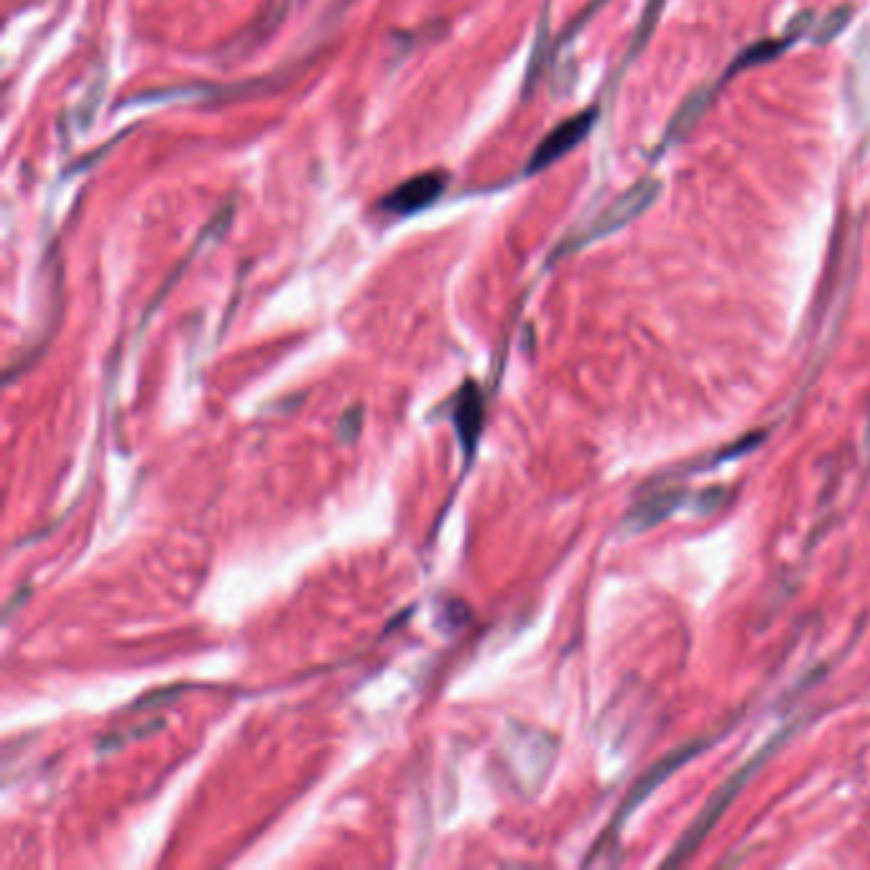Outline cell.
<instances>
[{"label":"cell","mask_w":870,"mask_h":870,"mask_svg":"<svg viewBox=\"0 0 870 870\" xmlns=\"http://www.w3.org/2000/svg\"><path fill=\"white\" fill-rule=\"evenodd\" d=\"M786 738V732H779V735H773L771 741H768L764 749H760L756 756H753L749 764L745 766H741L738 768L735 773L730 776L728 781H725V784L717 789V792L709 796V802L705 804V807H702V811L698 815V819H694V822L690 824V830L685 832V835H681V840L677 845H674V850L669 853V858H666L662 866L664 868H674V866H681V862H685L687 858H690V855L698 850V847L705 843V837L709 835V832H713V828L717 822H720V817L725 815V809L730 807L732 802H735V796L743 792L745 789V784H749V781L753 779V776H756V771L760 766H764V760H768L773 756V751L779 749V743L784 741Z\"/></svg>","instance_id":"obj_1"},{"label":"cell","mask_w":870,"mask_h":870,"mask_svg":"<svg viewBox=\"0 0 870 870\" xmlns=\"http://www.w3.org/2000/svg\"><path fill=\"white\" fill-rule=\"evenodd\" d=\"M662 190H664L662 179H656V177H647V179L636 181V184L630 187L626 194H620V197L615 200L613 205L598 217V220L587 225L585 233L577 238L572 248H583V245H587V243L618 233V230H623L626 225L638 220L643 213H649V207L658 200Z\"/></svg>","instance_id":"obj_2"},{"label":"cell","mask_w":870,"mask_h":870,"mask_svg":"<svg viewBox=\"0 0 870 870\" xmlns=\"http://www.w3.org/2000/svg\"><path fill=\"white\" fill-rule=\"evenodd\" d=\"M707 745H709L707 738H698V741H690V743L679 745V749H674L669 756H664L662 760H656V764L651 766L647 773H643V779L636 781V786L630 789V794L626 796V802L620 804L618 815H615L613 824H611V835H618L623 824L628 822V817L634 815V811L641 807V804L647 802L649 796L654 794L666 779H669V776L677 773L685 764H690L692 758H698L700 753L707 749Z\"/></svg>","instance_id":"obj_3"},{"label":"cell","mask_w":870,"mask_h":870,"mask_svg":"<svg viewBox=\"0 0 870 870\" xmlns=\"http://www.w3.org/2000/svg\"><path fill=\"white\" fill-rule=\"evenodd\" d=\"M594 118H598V111H585V113L572 115V118H567V120H562L560 126H556L552 133H549L547 139L539 143V149H536L528 169L539 171V169H543V166L560 162L562 156H567L572 149L579 146V143L587 139V133H590L594 126Z\"/></svg>","instance_id":"obj_4"},{"label":"cell","mask_w":870,"mask_h":870,"mask_svg":"<svg viewBox=\"0 0 870 870\" xmlns=\"http://www.w3.org/2000/svg\"><path fill=\"white\" fill-rule=\"evenodd\" d=\"M687 500H692V498H690V492H685V490H658L656 496L636 503L626 516V521H623V526H626V532H630V534L649 532V528L662 524L664 519L674 516L679 509H687V506H690Z\"/></svg>","instance_id":"obj_5"},{"label":"cell","mask_w":870,"mask_h":870,"mask_svg":"<svg viewBox=\"0 0 870 870\" xmlns=\"http://www.w3.org/2000/svg\"><path fill=\"white\" fill-rule=\"evenodd\" d=\"M442 190H445V179H442L439 174H422V177L404 181V184L386 200V209L398 215L414 213V209L432 205V202L442 194Z\"/></svg>","instance_id":"obj_6"},{"label":"cell","mask_w":870,"mask_h":870,"mask_svg":"<svg viewBox=\"0 0 870 870\" xmlns=\"http://www.w3.org/2000/svg\"><path fill=\"white\" fill-rule=\"evenodd\" d=\"M713 92H715V87L702 85V87H698V90H692L690 95L685 98V103L679 105V111L671 115L669 126H666V133H664L662 146H658V151H664L666 146H671V143L681 141L694 126H698V120L702 118V115H705V111L709 107Z\"/></svg>","instance_id":"obj_7"},{"label":"cell","mask_w":870,"mask_h":870,"mask_svg":"<svg viewBox=\"0 0 870 870\" xmlns=\"http://www.w3.org/2000/svg\"><path fill=\"white\" fill-rule=\"evenodd\" d=\"M799 39V36L796 34H784L781 36V39H771V41H758V43H753L751 49H745V52L738 56L735 62L730 64V69H728V75L725 77H732V75H738V72H743V69H751V67H758V64H768V62H773L776 56H781L786 52L789 47H792V43Z\"/></svg>","instance_id":"obj_8"},{"label":"cell","mask_w":870,"mask_h":870,"mask_svg":"<svg viewBox=\"0 0 870 870\" xmlns=\"http://www.w3.org/2000/svg\"><path fill=\"white\" fill-rule=\"evenodd\" d=\"M850 18H853L850 5H837V9H832L828 16L819 21L815 34H811V41H815L817 47H824V43L835 41L837 36L845 31L847 24H850Z\"/></svg>","instance_id":"obj_9"},{"label":"cell","mask_w":870,"mask_h":870,"mask_svg":"<svg viewBox=\"0 0 870 870\" xmlns=\"http://www.w3.org/2000/svg\"><path fill=\"white\" fill-rule=\"evenodd\" d=\"M866 452H868V460H870V411H868V426H866Z\"/></svg>","instance_id":"obj_10"}]
</instances>
